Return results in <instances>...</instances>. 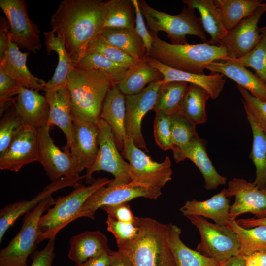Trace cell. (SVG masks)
Segmentation results:
<instances>
[{
    "mask_svg": "<svg viewBox=\"0 0 266 266\" xmlns=\"http://www.w3.org/2000/svg\"><path fill=\"white\" fill-rule=\"evenodd\" d=\"M107 12L106 1L64 0L51 17L52 30L63 39L73 61L101 34Z\"/></svg>",
    "mask_w": 266,
    "mask_h": 266,
    "instance_id": "1",
    "label": "cell"
},
{
    "mask_svg": "<svg viewBox=\"0 0 266 266\" xmlns=\"http://www.w3.org/2000/svg\"><path fill=\"white\" fill-rule=\"evenodd\" d=\"M137 235L118 244V250L126 255L134 266H176L168 239L169 224L150 218L138 217Z\"/></svg>",
    "mask_w": 266,
    "mask_h": 266,
    "instance_id": "2",
    "label": "cell"
},
{
    "mask_svg": "<svg viewBox=\"0 0 266 266\" xmlns=\"http://www.w3.org/2000/svg\"><path fill=\"white\" fill-rule=\"evenodd\" d=\"M152 47L147 55L174 69L199 74H205L206 66L212 62L228 58L227 51L223 45L206 42L200 44H173L160 39L150 30Z\"/></svg>",
    "mask_w": 266,
    "mask_h": 266,
    "instance_id": "3",
    "label": "cell"
},
{
    "mask_svg": "<svg viewBox=\"0 0 266 266\" xmlns=\"http://www.w3.org/2000/svg\"><path fill=\"white\" fill-rule=\"evenodd\" d=\"M113 85L101 71L74 68L67 82L72 121L96 123L100 118L106 96Z\"/></svg>",
    "mask_w": 266,
    "mask_h": 266,
    "instance_id": "4",
    "label": "cell"
},
{
    "mask_svg": "<svg viewBox=\"0 0 266 266\" xmlns=\"http://www.w3.org/2000/svg\"><path fill=\"white\" fill-rule=\"evenodd\" d=\"M111 181L105 177L99 178L89 186L80 184L68 195L57 199L54 206L40 219L37 244L45 239L55 238L60 231L76 220L77 214L87 200Z\"/></svg>",
    "mask_w": 266,
    "mask_h": 266,
    "instance_id": "5",
    "label": "cell"
},
{
    "mask_svg": "<svg viewBox=\"0 0 266 266\" xmlns=\"http://www.w3.org/2000/svg\"><path fill=\"white\" fill-rule=\"evenodd\" d=\"M138 3L149 30L156 33L160 31L165 32L171 44L188 43L187 35L197 36L206 42L201 19L195 15L194 9L184 7L180 14L173 15L153 8L145 0H138Z\"/></svg>",
    "mask_w": 266,
    "mask_h": 266,
    "instance_id": "6",
    "label": "cell"
},
{
    "mask_svg": "<svg viewBox=\"0 0 266 266\" xmlns=\"http://www.w3.org/2000/svg\"><path fill=\"white\" fill-rule=\"evenodd\" d=\"M55 202L51 196L25 214L20 230L0 251V266H29L28 258L38 244L40 219Z\"/></svg>",
    "mask_w": 266,
    "mask_h": 266,
    "instance_id": "7",
    "label": "cell"
},
{
    "mask_svg": "<svg viewBox=\"0 0 266 266\" xmlns=\"http://www.w3.org/2000/svg\"><path fill=\"white\" fill-rule=\"evenodd\" d=\"M121 155L129 161V173L134 184L161 189L172 179L171 160L168 156L161 163L155 162L127 137Z\"/></svg>",
    "mask_w": 266,
    "mask_h": 266,
    "instance_id": "8",
    "label": "cell"
},
{
    "mask_svg": "<svg viewBox=\"0 0 266 266\" xmlns=\"http://www.w3.org/2000/svg\"><path fill=\"white\" fill-rule=\"evenodd\" d=\"M99 129L98 153L92 166L84 175L87 183H93L92 175L96 171H104L114 177L109 185H124L131 182L129 171V163L126 162L118 149L111 128L103 119L96 122Z\"/></svg>",
    "mask_w": 266,
    "mask_h": 266,
    "instance_id": "9",
    "label": "cell"
},
{
    "mask_svg": "<svg viewBox=\"0 0 266 266\" xmlns=\"http://www.w3.org/2000/svg\"><path fill=\"white\" fill-rule=\"evenodd\" d=\"M198 229L201 241L196 250L221 264L232 257L239 255V241L235 232L227 225L212 223L204 217H187Z\"/></svg>",
    "mask_w": 266,
    "mask_h": 266,
    "instance_id": "10",
    "label": "cell"
},
{
    "mask_svg": "<svg viewBox=\"0 0 266 266\" xmlns=\"http://www.w3.org/2000/svg\"><path fill=\"white\" fill-rule=\"evenodd\" d=\"M0 7L8 21L11 42L36 53L42 47L38 26L29 18L24 0H0Z\"/></svg>",
    "mask_w": 266,
    "mask_h": 266,
    "instance_id": "11",
    "label": "cell"
},
{
    "mask_svg": "<svg viewBox=\"0 0 266 266\" xmlns=\"http://www.w3.org/2000/svg\"><path fill=\"white\" fill-rule=\"evenodd\" d=\"M161 189L138 186L131 182L124 185L108 184L98 190L87 200L76 219L87 217L94 219L96 211L101 207L127 203L137 198L156 200L161 194Z\"/></svg>",
    "mask_w": 266,
    "mask_h": 266,
    "instance_id": "12",
    "label": "cell"
},
{
    "mask_svg": "<svg viewBox=\"0 0 266 266\" xmlns=\"http://www.w3.org/2000/svg\"><path fill=\"white\" fill-rule=\"evenodd\" d=\"M164 81L150 83L141 92L125 95L126 136L133 140L136 147L149 152L141 131V123L145 114L153 108L159 89Z\"/></svg>",
    "mask_w": 266,
    "mask_h": 266,
    "instance_id": "13",
    "label": "cell"
},
{
    "mask_svg": "<svg viewBox=\"0 0 266 266\" xmlns=\"http://www.w3.org/2000/svg\"><path fill=\"white\" fill-rule=\"evenodd\" d=\"M48 125L38 130V159L52 181L64 177H79L70 151H62L54 142Z\"/></svg>",
    "mask_w": 266,
    "mask_h": 266,
    "instance_id": "14",
    "label": "cell"
},
{
    "mask_svg": "<svg viewBox=\"0 0 266 266\" xmlns=\"http://www.w3.org/2000/svg\"><path fill=\"white\" fill-rule=\"evenodd\" d=\"M228 198L234 196V202L230 207V220L240 214L250 213L257 218L266 217V189H260L241 178H233L226 188Z\"/></svg>",
    "mask_w": 266,
    "mask_h": 266,
    "instance_id": "15",
    "label": "cell"
},
{
    "mask_svg": "<svg viewBox=\"0 0 266 266\" xmlns=\"http://www.w3.org/2000/svg\"><path fill=\"white\" fill-rule=\"evenodd\" d=\"M37 159L38 130L24 125L6 151L0 156V169L17 172L24 165Z\"/></svg>",
    "mask_w": 266,
    "mask_h": 266,
    "instance_id": "16",
    "label": "cell"
},
{
    "mask_svg": "<svg viewBox=\"0 0 266 266\" xmlns=\"http://www.w3.org/2000/svg\"><path fill=\"white\" fill-rule=\"evenodd\" d=\"M265 11L262 3L251 15L228 31L220 43L226 47L228 58H240L254 48L260 39L258 23Z\"/></svg>",
    "mask_w": 266,
    "mask_h": 266,
    "instance_id": "17",
    "label": "cell"
},
{
    "mask_svg": "<svg viewBox=\"0 0 266 266\" xmlns=\"http://www.w3.org/2000/svg\"><path fill=\"white\" fill-rule=\"evenodd\" d=\"M83 178L84 176L62 177L53 181L30 200H19L6 205L0 210V242L1 243L7 230L20 216L33 209L56 191L67 187L75 188L78 186L80 185L79 181Z\"/></svg>",
    "mask_w": 266,
    "mask_h": 266,
    "instance_id": "18",
    "label": "cell"
},
{
    "mask_svg": "<svg viewBox=\"0 0 266 266\" xmlns=\"http://www.w3.org/2000/svg\"><path fill=\"white\" fill-rule=\"evenodd\" d=\"M98 131L96 123L72 121V143L70 150L79 173L89 169L96 160L99 150Z\"/></svg>",
    "mask_w": 266,
    "mask_h": 266,
    "instance_id": "19",
    "label": "cell"
},
{
    "mask_svg": "<svg viewBox=\"0 0 266 266\" xmlns=\"http://www.w3.org/2000/svg\"><path fill=\"white\" fill-rule=\"evenodd\" d=\"M205 69L211 73H220L237 83L253 96L266 101V83L255 73L241 65L236 59L227 58L220 62L213 61Z\"/></svg>",
    "mask_w": 266,
    "mask_h": 266,
    "instance_id": "20",
    "label": "cell"
},
{
    "mask_svg": "<svg viewBox=\"0 0 266 266\" xmlns=\"http://www.w3.org/2000/svg\"><path fill=\"white\" fill-rule=\"evenodd\" d=\"M175 161L180 162L188 158L200 170L204 180V188L207 190H215L226 183L227 178L216 171L206 152L204 139L197 137L173 154Z\"/></svg>",
    "mask_w": 266,
    "mask_h": 266,
    "instance_id": "21",
    "label": "cell"
},
{
    "mask_svg": "<svg viewBox=\"0 0 266 266\" xmlns=\"http://www.w3.org/2000/svg\"><path fill=\"white\" fill-rule=\"evenodd\" d=\"M15 105L24 125L37 130L47 125L49 105L45 96L38 91L21 86Z\"/></svg>",
    "mask_w": 266,
    "mask_h": 266,
    "instance_id": "22",
    "label": "cell"
},
{
    "mask_svg": "<svg viewBox=\"0 0 266 266\" xmlns=\"http://www.w3.org/2000/svg\"><path fill=\"white\" fill-rule=\"evenodd\" d=\"M45 92L50 108L47 125L50 127L56 125L63 131L66 139V145L63 150L70 152L72 143V118L69 91L65 87Z\"/></svg>",
    "mask_w": 266,
    "mask_h": 266,
    "instance_id": "23",
    "label": "cell"
},
{
    "mask_svg": "<svg viewBox=\"0 0 266 266\" xmlns=\"http://www.w3.org/2000/svg\"><path fill=\"white\" fill-rule=\"evenodd\" d=\"M126 117L125 95L116 85H113L105 98L100 118L110 126L119 151L124 150L127 138L125 121Z\"/></svg>",
    "mask_w": 266,
    "mask_h": 266,
    "instance_id": "24",
    "label": "cell"
},
{
    "mask_svg": "<svg viewBox=\"0 0 266 266\" xmlns=\"http://www.w3.org/2000/svg\"><path fill=\"white\" fill-rule=\"evenodd\" d=\"M29 54V51L21 52L18 46L11 42L0 62V69L22 87L37 91H45L46 82L33 75L27 67L26 63Z\"/></svg>",
    "mask_w": 266,
    "mask_h": 266,
    "instance_id": "25",
    "label": "cell"
},
{
    "mask_svg": "<svg viewBox=\"0 0 266 266\" xmlns=\"http://www.w3.org/2000/svg\"><path fill=\"white\" fill-rule=\"evenodd\" d=\"M148 59L150 64L162 73L164 82L182 81L200 86L208 93L212 99L217 98L224 87L226 78L221 74L207 75L182 71L169 67L148 56Z\"/></svg>",
    "mask_w": 266,
    "mask_h": 266,
    "instance_id": "26",
    "label": "cell"
},
{
    "mask_svg": "<svg viewBox=\"0 0 266 266\" xmlns=\"http://www.w3.org/2000/svg\"><path fill=\"white\" fill-rule=\"evenodd\" d=\"M68 257L75 264L113 252L108 245L106 236L99 231H86L70 238Z\"/></svg>",
    "mask_w": 266,
    "mask_h": 266,
    "instance_id": "27",
    "label": "cell"
},
{
    "mask_svg": "<svg viewBox=\"0 0 266 266\" xmlns=\"http://www.w3.org/2000/svg\"><path fill=\"white\" fill-rule=\"evenodd\" d=\"M230 200L226 194V188L204 201L194 199L187 200L180 210L186 217L196 215L209 218L215 224L225 226L230 220Z\"/></svg>",
    "mask_w": 266,
    "mask_h": 266,
    "instance_id": "28",
    "label": "cell"
},
{
    "mask_svg": "<svg viewBox=\"0 0 266 266\" xmlns=\"http://www.w3.org/2000/svg\"><path fill=\"white\" fill-rule=\"evenodd\" d=\"M52 30L44 32V45L49 55L52 51L57 53L58 63L52 78L46 82L45 91L67 87L70 72L74 68V62L68 53L62 37Z\"/></svg>",
    "mask_w": 266,
    "mask_h": 266,
    "instance_id": "29",
    "label": "cell"
},
{
    "mask_svg": "<svg viewBox=\"0 0 266 266\" xmlns=\"http://www.w3.org/2000/svg\"><path fill=\"white\" fill-rule=\"evenodd\" d=\"M162 73L149 63L147 55L130 67L123 78L116 84L125 95H133L150 83L163 80Z\"/></svg>",
    "mask_w": 266,
    "mask_h": 266,
    "instance_id": "30",
    "label": "cell"
},
{
    "mask_svg": "<svg viewBox=\"0 0 266 266\" xmlns=\"http://www.w3.org/2000/svg\"><path fill=\"white\" fill-rule=\"evenodd\" d=\"M182 2L191 9L200 12L203 28L211 36L206 43L213 45L220 43L228 31L225 28L220 12L212 0H183Z\"/></svg>",
    "mask_w": 266,
    "mask_h": 266,
    "instance_id": "31",
    "label": "cell"
},
{
    "mask_svg": "<svg viewBox=\"0 0 266 266\" xmlns=\"http://www.w3.org/2000/svg\"><path fill=\"white\" fill-rule=\"evenodd\" d=\"M181 233L177 226L169 224V243L176 266H219L214 259L187 246L180 238Z\"/></svg>",
    "mask_w": 266,
    "mask_h": 266,
    "instance_id": "32",
    "label": "cell"
},
{
    "mask_svg": "<svg viewBox=\"0 0 266 266\" xmlns=\"http://www.w3.org/2000/svg\"><path fill=\"white\" fill-rule=\"evenodd\" d=\"M101 35L137 61L147 55L144 43L135 28H106L103 29Z\"/></svg>",
    "mask_w": 266,
    "mask_h": 266,
    "instance_id": "33",
    "label": "cell"
},
{
    "mask_svg": "<svg viewBox=\"0 0 266 266\" xmlns=\"http://www.w3.org/2000/svg\"><path fill=\"white\" fill-rule=\"evenodd\" d=\"M73 62L74 68L102 72L111 80L114 85L123 78L130 68L96 52H85Z\"/></svg>",
    "mask_w": 266,
    "mask_h": 266,
    "instance_id": "34",
    "label": "cell"
},
{
    "mask_svg": "<svg viewBox=\"0 0 266 266\" xmlns=\"http://www.w3.org/2000/svg\"><path fill=\"white\" fill-rule=\"evenodd\" d=\"M258 0H214L225 28L229 31L262 4Z\"/></svg>",
    "mask_w": 266,
    "mask_h": 266,
    "instance_id": "35",
    "label": "cell"
},
{
    "mask_svg": "<svg viewBox=\"0 0 266 266\" xmlns=\"http://www.w3.org/2000/svg\"><path fill=\"white\" fill-rule=\"evenodd\" d=\"M209 98L210 95L203 88L189 84L179 112L196 125L203 124L207 120L206 103Z\"/></svg>",
    "mask_w": 266,
    "mask_h": 266,
    "instance_id": "36",
    "label": "cell"
},
{
    "mask_svg": "<svg viewBox=\"0 0 266 266\" xmlns=\"http://www.w3.org/2000/svg\"><path fill=\"white\" fill-rule=\"evenodd\" d=\"M188 84L182 81H168L161 86L152 110L170 116L179 112Z\"/></svg>",
    "mask_w": 266,
    "mask_h": 266,
    "instance_id": "37",
    "label": "cell"
},
{
    "mask_svg": "<svg viewBox=\"0 0 266 266\" xmlns=\"http://www.w3.org/2000/svg\"><path fill=\"white\" fill-rule=\"evenodd\" d=\"M253 135L250 155L256 169L254 185L260 189H266V133L249 117H247Z\"/></svg>",
    "mask_w": 266,
    "mask_h": 266,
    "instance_id": "38",
    "label": "cell"
},
{
    "mask_svg": "<svg viewBox=\"0 0 266 266\" xmlns=\"http://www.w3.org/2000/svg\"><path fill=\"white\" fill-rule=\"evenodd\" d=\"M226 225L238 237L239 255L244 256L259 251H266V226L245 228L238 225L235 220H229Z\"/></svg>",
    "mask_w": 266,
    "mask_h": 266,
    "instance_id": "39",
    "label": "cell"
},
{
    "mask_svg": "<svg viewBox=\"0 0 266 266\" xmlns=\"http://www.w3.org/2000/svg\"><path fill=\"white\" fill-rule=\"evenodd\" d=\"M106 3L107 12L104 28H135V11L132 0H109Z\"/></svg>",
    "mask_w": 266,
    "mask_h": 266,
    "instance_id": "40",
    "label": "cell"
},
{
    "mask_svg": "<svg viewBox=\"0 0 266 266\" xmlns=\"http://www.w3.org/2000/svg\"><path fill=\"white\" fill-rule=\"evenodd\" d=\"M169 118L173 155L199 136L197 125L179 112L170 115Z\"/></svg>",
    "mask_w": 266,
    "mask_h": 266,
    "instance_id": "41",
    "label": "cell"
},
{
    "mask_svg": "<svg viewBox=\"0 0 266 266\" xmlns=\"http://www.w3.org/2000/svg\"><path fill=\"white\" fill-rule=\"evenodd\" d=\"M259 30L260 39L256 46L248 54L236 59L244 66L253 69L255 74L266 83V25Z\"/></svg>",
    "mask_w": 266,
    "mask_h": 266,
    "instance_id": "42",
    "label": "cell"
},
{
    "mask_svg": "<svg viewBox=\"0 0 266 266\" xmlns=\"http://www.w3.org/2000/svg\"><path fill=\"white\" fill-rule=\"evenodd\" d=\"M15 103L0 116V156L5 153L24 125L16 111Z\"/></svg>",
    "mask_w": 266,
    "mask_h": 266,
    "instance_id": "43",
    "label": "cell"
},
{
    "mask_svg": "<svg viewBox=\"0 0 266 266\" xmlns=\"http://www.w3.org/2000/svg\"><path fill=\"white\" fill-rule=\"evenodd\" d=\"M85 52L97 53L111 61L129 67L138 61L111 44L101 34L88 44Z\"/></svg>",
    "mask_w": 266,
    "mask_h": 266,
    "instance_id": "44",
    "label": "cell"
},
{
    "mask_svg": "<svg viewBox=\"0 0 266 266\" xmlns=\"http://www.w3.org/2000/svg\"><path fill=\"white\" fill-rule=\"evenodd\" d=\"M241 95L243 104L247 117L250 118L255 124L266 133V101L253 96L248 91L236 85Z\"/></svg>",
    "mask_w": 266,
    "mask_h": 266,
    "instance_id": "45",
    "label": "cell"
},
{
    "mask_svg": "<svg viewBox=\"0 0 266 266\" xmlns=\"http://www.w3.org/2000/svg\"><path fill=\"white\" fill-rule=\"evenodd\" d=\"M21 86L0 69V116L16 101Z\"/></svg>",
    "mask_w": 266,
    "mask_h": 266,
    "instance_id": "46",
    "label": "cell"
},
{
    "mask_svg": "<svg viewBox=\"0 0 266 266\" xmlns=\"http://www.w3.org/2000/svg\"><path fill=\"white\" fill-rule=\"evenodd\" d=\"M154 120V136L157 145L163 150H172L169 116L156 112Z\"/></svg>",
    "mask_w": 266,
    "mask_h": 266,
    "instance_id": "47",
    "label": "cell"
},
{
    "mask_svg": "<svg viewBox=\"0 0 266 266\" xmlns=\"http://www.w3.org/2000/svg\"><path fill=\"white\" fill-rule=\"evenodd\" d=\"M106 223L107 230L115 236L117 244L132 240L139 233V229L135 224L119 221L109 215Z\"/></svg>",
    "mask_w": 266,
    "mask_h": 266,
    "instance_id": "48",
    "label": "cell"
},
{
    "mask_svg": "<svg viewBox=\"0 0 266 266\" xmlns=\"http://www.w3.org/2000/svg\"><path fill=\"white\" fill-rule=\"evenodd\" d=\"M100 208L116 220L135 224L137 217L133 215L127 203L105 205Z\"/></svg>",
    "mask_w": 266,
    "mask_h": 266,
    "instance_id": "49",
    "label": "cell"
},
{
    "mask_svg": "<svg viewBox=\"0 0 266 266\" xmlns=\"http://www.w3.org/2000/svg\"><path fill=\"white\" fill-rule=\"evenodd\" d=\"M132 1L134 4L135 11V29L139 36L143 40L148 54L152 47V38L149 31L146 27L143 19L144 17L139 8L138 0H132Z\"/></svg>",
    "mask_w": 266,
    "mask_h": 266,
    "instance_id": "50",
    "label": "cell"
},
{
    "mask_svg": "<svg viewBox=\"0 0 266 266\" xmlns=\"http://www.w3.org/2000/svg\"><path fill=\"white\" fill-rule=\"evenodd\" d=\"M55 238L49 239L46 246L36 252L30 266H52L55 257Z\"/></svg>",
    "mask_w": 266,
    "mask_h": 266,
    "instance_id": "51",
    "label": "cell"
},
{
    "mask_svg": "<svg viewBox=\"0 0 266 266\" xmlns=\"http://www.w3.org/2000/svg\"><path fill=\"white\" fill-rule=\"evenodd\" d=\"M10 27L8 21L4 17L0 18V62L7 51L11 42Z\"/></svg>",
    "mask_w": 266,
    "mask_h": 266,
    "instance_id": "52",
    "label": "cell"
},
{
    "mask_svg": "<svg viewBox=\"0 0 266 266\" xmlns=\"http://www.w3.org/2000/svg\"><path fill=\"white\" fill-rule=\"evenodd\" d=\"M243 257L246 266H266V251H259Z\"/></svg>",
    "mask_w": 266,
    "mask_h": 266,
    "instance_id": "53",
    "label": "cell"
},
{
    "mask_svg": "<svg viewBox=\"0 0 266 266\" xmlns=\"http://www.w3.org/2000/svg\"><path fill=\"white\" fill-rule=\"evenodd\" d=\"M112 254L105 253L99 257L91 258L83 263L75 264L74 266H110Z\"/></svg>",
    "mask_w": 266,
    "mask_h": 266,
    "instance_id": "54",
    "label": "cell"
},
{
    "mask_svg": "<svg viewBox=\"0 0 266 266\" xmlns=\"http://www.w3.org/2000/svg\"><path fill=\"white\" fill-rule=\"evenodd\" d=\"M110 266H134L130 259L119 250L113 251Z\"/></svg>",
    "mask_w": 266,
    "mask_h": 266,
    "instance_id": "55",
    "label": "cell"
},
{
    "mask_svg": "<svg viewBox=\"0 0 266 266\" xmlns=\"http://www.w3.org/2000/svg\"><path fill=\"white\" fill-rule=\"evenodd\" d=\"M236 221L238 225L245 228H251L258 226H266V217L257 219H240Z\"/></svg>",
    "mask_w": 266,
    "mask_h": 266,
    "instance_id": "56",
    "label": "cell"
},
{
    "mask_svg": "<svg viewBox=\"0 0 266 266\" xmlns=\"http://www.w3.org/2000/svg\"><path fill=\"white\" fill-rule=\"evenodd\" d=\"M219 266H246V263L243 256L238 255L220 264Z\"/></svg>",
    "mask_w": 266,
    "mask_h": 266,
    "instance_id": "57",
    "label": "cell"
},
{
    "mask_svg": "<svg viewBox=\"0 0 266 266\" xmlns=\"http://www.w3.org/2000/svg\"><path fill=\"white\" fill-rule=\"evenodd\" d=\"M263 6L264 7L265 10L266 11V1L265 3H263Z\"/></svg>",
    "mask_w": 266,
    "mask_h": 266,
    "instance_id": "58",
    "label": "cell"
}]
</instances>
